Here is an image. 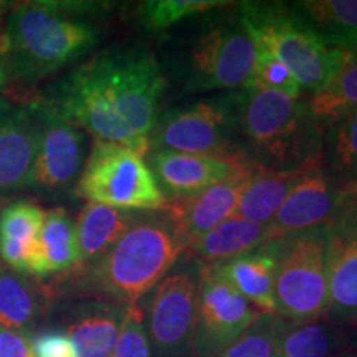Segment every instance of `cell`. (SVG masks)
Segmentation results:
<instances>
[{"mask_svg": "<svg viewBox=\"0 0 357 357\" xmlns=\"http://www.w3.org/2000/svg\"><path fill=\"white\" fill-rule=\"evenodd\" d=\"M32 357H77L75 347L65 333L47 329L30 339Z\"/></svg>", "mask_w": 357, "mask_h": 357, "instance_id": "836d02e7", "label": "cell"}, {"mask_svg": "<svg viewBox=\"0 0 357 357\" xmlns=\"http://www.w3.org/2000/svg\"><path fill=\"white\" fill-rule=\"evenodd\" d=\"M139 212L119 211L95 202H88L75 222L78 245V268H86L113 248L132 225ZM77 268V270H78Z\"/></svg>", "mask_w": 357, "mask_h": 357, "instance_id": "44dd1931", "label": "cell"}, {"mask_svg": "<svg viewBox=\"0 0 357 357\" xmlns=\"http://www.w3.org/2000/svg\"><path fill=\"white\" fill-rule=\"evenodd\" d=\"M342 194L328 223L326 275L328 307L333 324L357 321V184L341 185Z\"/></svg>", "mask_w": 357, "mask_h": 357, "instance_id": "7c38bea8", "label": "cell"}, {"mask_svg": "<svg viewBox=\"0 0 357 357\" xmlns=\"http://www.w3.org/2000/svg\"><path fill=\"white\" fill-rule=\"evenodd\" d=\"M281 318L261 314L242 336L213 357H275Z\"/></svg>", "mask_w": 357, "mask_h": 357, "instance_id": "4dcf8cb0", "label": "cell"}, {"mask_svg": "<svg viewBox=\"0 0 357 357\" xmlns=\"http://www.w3.org/2000/svg\"><path fill=\"white\" fill-rule=\"evenodd\" d=\"M227 6L220 0H149L139 6V22L147 30L162 32L177 22Z\"/></svg>", "mask_w": 357, "mask_h": 357, "instance_id": "f546056e", "label": "cell"}, {"mask_svg": "<svg viewBox=\"0 0 357 357\" xmlns=\"http://www.w3.org/2000/svg\"><path fill=\"white\" fill-rule=\"evenodd\" d=\"M126 306L106 300H88L71 310L65 334L77 357H111Z\"/></svg>", "mask_w": 357, "mask_h": 357, "instance_id": "d6986e66", "label": "cell"}, {"mask_svg": "<svg viewBox=\"0 0 357 357\" xmlns=\"http://www.w3.org/2000/svg\"><path fill=\"white\" fill-rule=\"evenodd\" d=\"M151 151L220 159L247 154L240 142L235 93L164 111L149 136Z\"/></svg>", "mask_w": 357, "mask_h": 357, "instance_id": "ba28073f", "label": "cell"}, {"mask_svg": "<svg viewBox=\"0 0 357 357\" xmlns=\"http://www.w3.org/2000/svg\"><path fill=\"white\" fill-rule=\"evenodd\" d=\"M291 6L329 47L357 52V0H301Z\"/></svg>", "mask_w": 357, "mask_h": 357, "instance_id": "cb8c5ba5", "label": "cell"}, {"mask_svg": "<svg viewBox=\"0 0 357 357\" xmlns=\"http://www.w3.org/2000/svg\"><path fill=\"white\" fill-rule=\"evenodd\" d=\"M323 166L334 184H357V109L326 129Z\"/></svg>", "mask_w": 357, "mask_h": 357, "instance_id": "f1b7e54d", "label": "cell"}, {"mask_svg": "<svg viewBox=\"0 0 357 357\" xmlns=\"http://www.w3.org/2000/svg\"><path fill=\"white\" fill-rule=\"evenodd\" d=\"M0 357H32L29 334L0 326Z\"/></svg>", "mask_w": 357, "mask_h": 357, "instance_id": "e575fe53", "label": "cell"}, {"mask_svg": "<svg viewBox=\"0 0 357 357\" xmlns=\"http://www.w3.org/2000/svg\"><path fill=\"white\" fill-rule=\"evenodd\" d=\"M199 266L164 276L149 293L144 319L158 357H189L194 352L197 319Z\"/></svg>", "mask_w": 357, "mask_h": 357, "instance_id": "30bf717a", "label": "cell"}, {"mask_svg": "<svg viewBox=\"0 0 357 357\" xmlns=\"http://www.w3.org/2000/svg\"><path fill=\"white\" fill-rule=\"evenodd\" d=\"M37 141L38 119L32 105L0 106V204L26 189Z\"/></svg>", "mask_w": 357, "mask_h": 357, "instance_id": "2e32d148", "label": "cell"}, {"mask_svg": "<svg viewBox=\"0 0 357 357\" xmlns=\"http://www.w3.org/2000/svg\"><path fill=\"white\" fill-rule=\"evenodd\" d=\"M337 344L339 333L333 323L281 319L275 357H334Z\"/></svg>", "mask_w": 357, "mask_h": 357, "instance_id": "83f0119b", "label": "cell"}, {"mask_svg": "<svg viewBox=\"0 0 357 357\" xmlns=\"http://www.w3.org/2000/svg\"><path fill=\"white\" fill-rule=\"evenodd\" d=\"M38 250L42 278L78 268L77 229L75 220L65 208L56 207L45 212L38 235Z\"/></svg>", "mask_w": 357, "mask_h": 357, "instance_id": "484cf974", "label": "cell"}, {"mask_svg": "<svg viewBox=\"0 0 357 357\" xmlns=\"http://www.w3.org/2000/svg\"><path fill=\"white\" fill-rule=\"evenodd\" d=\"M167 86L154 53L139 45L98 53L60 78L35 105L53 111L91 134L149 153V136L160 114Z\"/></svg>", "mask_w": 357, "mask_h": 357, "instance_id": "6da1fadb", "label": "cell"}, {"mask_svg": "<svg viewBox=\"0 0 357 357\" xmlns=\"http://www.w3.org/2000/svg\"><path fill=\"white\" fill-rule=\"evenodd\" d=\"M48 294L26 275L2 265L0 268V326L26 334L45 311Z\"/></svg>", "mask_w": 357, "mask_h": 357, "instance_id": "d4e9b609", "label": "cell"}, {"mask_svg": "<svg viewBox=\"0 0 357 357\" xmlns=\"http://www.w3.org/2000/svg\"><path fill=\"white\" fill-rule=\"evenodd\" d=\"M248 158L247 154L220 159L172 151H151L149 167L166 199L177 200L215 185Z\"/></svg>", "mask_w": 357, "mask_h": 357, "instance_id": "e0dca14e", "label": "cell"}, {"mask_svg": "<svg viewBox=\"0 0 357 357\" xmlns=\"http://www.w3.org/2000/svg\"><path fill=\"white\" fill-rule=\"evenodd\" d=\"M0 268H2V261H0Z\"/></svg>", "mask_w": 357, "mask_h": 357, "instance_id": "8d00e7d4", "label": "cell"}, {"mask_svg": "<svg viewBox=\"0 0 357 357\" xmlns=\"http://www.w3.org/2000/svg\"><path fill=\"white\" fill-rule=\"evenodd\" d=\"M8 83V73H7V66H6V61H3V52H2V43H0V95H2V91L6 89ZM6 105V101L0 98V106Z\"/></svg>", "mask_w": 357, "mask_h": 357, "instance_id": "d590c367", "label": "cell"}, {"mask_svg": "<svg viewBox=\"0 0 357 357\" xmlns=\"http://www.w3.org/2000/svg\"><path fill=\"white\" fill-rule=\"evenodd\" d=\"M342 187L334 184L323 166V159L310 164L296 185L289 190L273 220L268 223L270 240L326 225L336 212Z\"/></svg>", "mask_w": 357, "mask_h": 357, "instance_id": "9a60e30c", "label": "cell"}, {"mask_svg": "<svg viewBox=\"0 0 357 357\" xmlns=\"http://www.w3.org/2000/svg\"><path fill=\"white\" fill-rule=\"evenodd\" d=\"M307 101L312 116L326 131L357 109V52H346L341 68Z\"/></svg>", "mask_w": 357, "mask_h": 357, "instance_id": "4316f807", "label": "cell"}, {"mask_svg": "<svg viewBox=\"0 0 357 357\" xmlns=\"http://www.w3.org/2000/svg\"><path fill=\"white\" fill-rule=\"evenodd\" d=\"M111 357H153L144 311L139 305L126 306V312Z\"/></svg>", "mask_w": 357, "mask_h": 357, "instance_id": "1f68e13d", "label": "cell"}, {"mask_svg": "<svg viewBox=\"0 0 357 357\" xmlns=\"http://www.w3.org/2000/svg\"><path fill=\"white\" fill-rule=\"evenodd\" d=\"M100 3L26 2L13 7L0 30L8 79L33 83L91 50L101 30L86 19Z\"/></svg>", "mask_w": 357, "mask_h": 357, "instance_id": "7a4b0ae2", "label": "cell"}, {"mask_svg": "<svg viewBox=\"0 0 357 357\" xmlns=\"http://www.w3.org/2000/svg\"><path fill=\"white\" fill-rule=\"evenodd\" d=\"M306 167L298 169V171H271V169L257 166L240 195L235 215L268 225L273 220L275 213L278 212L284 199L288 197L289 190L300 181Z\"/></svg>", "mask_w": 357, "mask_h": 357, "instance_id": "603a6c76", "label": "cell"}, {"mask_svg": "<svg viewBox=\"0 0 357 357\" xmlns=\"http://www.w3.org/2000/svg\"><path fill=\"white\" fill-rule=\"evenodd\" d=\"M185 252V242L166 213L139 212L113 248L86 266L83 288L101 294V300L137 305Z\"/></svg>", "mask_w": 357, "mask_h": 357, "instance_id": "277c9868", "label": "cell"}, {"mask_svg": "<svg viewBox=\"0 0 357 357\" xmlns=\"http://www.w3.org/2000/svg\"><path fill=\"white\" fill-rule=\"evenodd\" d=\"M45 218L40 205L15 200L0 207V260L22 275L42 278L38 235Z\"/></svg>", "mask_w": 357, "mask_h": 357, "instance_id": "ac0fdd59", "label": "cell"}, {"mask_svg": "<svg viewBox=\"0 0 357 357\" xmlns=\"http://www.w3.org/2000/svg\"><path fill=\"white\" fill-rule=\"evenodd\" d=\"M77 192L88 202L128 212H159L167 204L144 155L113 142H95Z\"/></svg>", "mask_w": 357, "mask_h": 357, "instance_id": "52a82bcc", "label": "cell"}, {"mask_svg": "<svg viewBox=\"0 0 357 357\" xmlns=\"http://www.w3.org/2000/svg\"><path fill=\"white\" fill-rule=\"evenodd\" d=\"M252 83L268 89V91L281 93V95H287L289 98H300L303 91L291 71L280 60H276L273 55L263 50H257Z\"/></svg>", "mask_w": 357, "mask_h": 357, "instance_id": "d6a6232c", "label": "cell"}, {"mask_svg": "<svg viewBox=\"0 0 357 357\" xmlns=\"http://www.w3.org/2000/svg\"><path fill=\"white\" fill-rule=\"evenodd\" d=\"M263 314H276L275 278L276 261L270 242L231 258L220 265H208Z\"/></svg>", "mask_w": 357, "mask_h": 357, "instance_id": "ffe728a7", "label": "cell"}, {"mask_svg": "<svg viewBox=\"0 0 357 357\" xmlns=\"http://www.w3.org/2000/svg\"><path fill=\"white\" fill-rule=\"evenodd\" d=\"M238 20L257 50L280 60L311 95L331 82L344 61L346 52L329 47L288 3L242 2Z\"/></svg>", "mask_w": 357, "mask_h": 357, "instance_id": "5b68a950", "label": "cell"}, {"mask_svg": "<svg viewBox=\"0 0 357 357\" xmlns=\"http://www.w3.org/2000/svg\"><path fill=\"white\" fill-rule=\"evenodd\" d=\"M235 95L240 142L258 166L298 171L323 159L326 131L306 100L268 91L255 83Z\"/></svg>", "mask_w": 357, "mask_h": 357, "instance_id": "3957f363", "label": "cell"}, {"mask_svg": "<svg viewBox=\"0 0 357 357\" xmlns=\"http://www.w3.org/2000/svg\"><path fill=\"white\" fill-rule=\"evenodd\" d=\"M276 261L275 301L281 319L310 323L326 314L328 223L268 240Z\"/></svg>", "mask_w": 357, "mask_h": 357, "instance_id": "8992f818", "label": "cell"}, {"mask_svg": "<svg viewBox=\"0 0 357 357\" xmlns=\"http://www.w3.org/2000/svg\"><path fill=\"white\" fill-rule=\"evenodd\" d=\"M270 240V229L263 223L245 220L234 215L222 222L215 229L200 236L189 247L202 265H220L231 258L242 257L266 243Z\"/></svg>", "mask_w": 357, "mask_h": 357, "instance_id": "7402d4cb", "label": "cell"}, {"mask_svg": "<svg viewBox=\"0 0 357 357\" xmlns=\"http://www.w3.org/2000/svg\"><path fill=\"white\" fill-rule=\"evenodd\" d=\"M194 352L213 357L235 342L263 312L252 306L208 265L199 266Z\"/></svg>", "mask_w": 357, "mask_h": 357, "instance_id": "8fae6325", "label": "cell"}, {"mask_svg": "<svg viewBox=\"0 0 357 357\" xmlns=\"http://www.w3.org/2000/svg\"><path fill=\"white\" fill-rule=\"evenodd\" d=\"M257 166L255 160L248 158L229 177L217 182L215 185L190 197L167 200L162 212L185 242L187 250L200 236L235 215L240 195Z\"/></svg>", "mask_w": 357, "mask_h": 357, "instance_id": "5bb4252c", "label": "cell"}, {"mask_svg": "<svg viewBox=\"0 0 357 357\" xmlns=\"http://www.w3.org/2000/svg\"><path fill=\"white\" fill-rule=\"evenodd\" d=\"M257 47L240 20L204 26L184 60V84L192 93L245 89L253 78Z\"/></svg>", "mask_w": 357, "mask_h": 357, "instance_id": "9c48e42d", "label": "cell"}, {"mask_svg": "<svg viewBox=\"0 0 357 357\" xmlns=\"http://www.w3.org/2000/svg\"><path fill=\"white\" fill-rule=\"evenodd\" d=\"M32 106L37 111L38 141L26 189L43 195L63 194L83 171L86 139L82 129L61 116L35 102Z\"/></svg>", "mask_w": 357, "mask_h": 357, "instance_id": "4fadbf2b", "label": "cell"}]
</instances>
